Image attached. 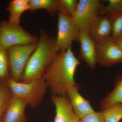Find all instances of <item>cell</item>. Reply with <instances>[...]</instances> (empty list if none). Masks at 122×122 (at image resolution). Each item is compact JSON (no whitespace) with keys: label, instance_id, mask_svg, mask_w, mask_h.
Listing matches in <instances>:
<instances>
[{"label":"cell","instance_id":"cell-1","mask_svg":"<svg viewBox=\"0 0 122 122\" xmlns=\"http://www.w3.org/2000/svg\"><path fill=\"white\" fill-rule=\"evenodd\" d=\"M80 64L72 47L59 51L42 76L52 95L63 96L73 86L77 85L75 75Z\"/></svg>","mask_w":122,"mask_h":122},{"label":"cell","instance_id":"cell-2","mask_svg":"<svg viewBox=\"0 0 122 122\" xmlns=\"http://www.w3.org/2000/svg\"><path fill=\"white\" fill-rule=\"evenodd\" d=\"M55 39L43 30L39 32L37 46L26 63L20 81L29 82L42 78L59 52Z\"/></svg>","mask_w":122,"mask_h":122},{"label":"cell","instance_id":"cell-3","mask_svg":"<svg viewBox=\"0 0 122 122\" xmlns=\"http://www.w3.org/2000/svg\"><path fill=\"white\" fill-rule=\"evenodd\" d=\"M13 96L24 100L27 106L35 108L41 104L48 88L42 78L28 82L17 81L11 77L5 81Z\"/></svg>","mask_w":122,"mask_h":122},{"label":"cell","instance_id":"cell-4","mask_svg":"<svg viewBox=\"0 0 122 122\" xmlns=\"http://www.w3.org/2000/svg\"><path fill=\"white\" fill-rule=\"evenodd\" d=\"M39 37L30 34L19 25L8 21L0 23V45L5 49L14 46L36 43Z\"/></svg>","mask_w":122,"mask_h":122},{"label":"cell","instance_id":"cell-5","mask_svg":"<svg viewBox=\"0 0 122 122\" xmlns=\"http://www.w3.org/2000/svg\"><path fill=\"white\" fill-rule=\"evenodd\" d=\"M38 42L18 45L7 49L11 77L20 81L24 69L30 56L36 48Z\"/></svg>","mask_w":122,"mask_h":122},{"label":"cell","instance_id":"cell-6","mask_svg":"<svg viewBox=\"0 0 122 122\" xmlns=\"http://www.w3.org/2000/svg\"><path fill=\"white\" fill-rule=\"evenodd\" d=\"M58 33L56 44L59 51H64L71 47L77 41L79 30L73 17L58 14Z\"/></svg>","mask_w":122,"mask_h":122},{"label":"cell","instance_id":"cell-7","mask_svg":"<svg viewBox=\"0 0 122 122\" xmlns=\"http://www.w3.org/2000/svg\"><path fill=\"white\" fill-rule=\"evenodd\" d=\"M98 0H79L73 18L79 30L88 32L91 25L99 15L102 6Z\"/></svg>","mask_w":122,"mask_h":122},{"label":"cell","instance_id":"cell-8","mask_svg":"<svg viewBox=\"0 0 122 122\" xmlns=\"http://www.w3.org/2000/svg\"><path fill=\"white\" fill-rule=\"evenodd\" d=\"M97 63L110 67L122 63V50L111 36L96 44Z\"/></svg>","mask_w":122,"mask_h":122},{"label":"cell","instance_id":"cell-9","mask_svg":"<svg viewBox=\"0 0 122 122\" xmlns=\"http://www.w3.org/2000/svg\"><path fill=\"white\" fill-rule=\"evenodd\" d=\"M77 41L80 45L79 59L82 60L92 70H94L97 63L96 43L89 33L80 30Z\"/></svg>","mask_w":122,"mask_h":122},{"label":"cell","instance_id":"cell-10","mask_svg":"<svg viewBox=\"0 0 122 122\" xmlns=\"http://www.w3.org/2000/svg\"><path fill=\"white\" fill-rule=\"evenodd\" d=\"M51 100L55 108L53 122H78L79 118L75 113L71 103L66 95H52Z\"/></svg>","mask_w":122,"mask_h":122},{"label":"cell","instance_id":"cell-11","mask_svg":"<svg viewBox=\"0 0 122 122\" xmlns=\"http://www.w3.org/2000/svg\"><path fill=\"white\" fill-rule=\"evenodd\" d=\"M66 95L71 103L75 113L80 119L95 111L89 101L84 98L79 93L77 85L69 89Z\"/></svg>","mask_w":122,"mask_h":122},{"label":"cell","instance_id":"cell-12","mask_svg":"<svg viewBox=\"0 0 122 122\" xmlns=\"http://www.w3.org/2000/svg\"><path fill=\"white\" fill-rule=\"evenodd\" d=\"M112 30V22L110 18L99 15L92 23L88 33L97 44L111 36Z\"/></svg>","mask_w":122,"mask_h":122},{"label":"cell","instance_id":"cell-13","mask_svg":"<svg viewBox=\"0 0 122 122\" xmlns=\"http://www.w3.org/2000/svg\"><path fill=\"white\" fill-rule=\"evenodd\" d=\"M26 106L24 100L12 95L1 122H27L25 113Z\"/></svg>","mask_w":122,"mask_h":122},{"label":"cell","instance_id":"cell-14","mask_svg":"<svg viewBox=\"0 0 122 122\" xmlns=\"http://www.w3.org/2000/svg\"><path fill=\"white\" fill-rule=\"evenodd\" d=\"M29 0H12L9 1L6 10L9 14L8 21L15 25L20 24L21 16L24 12L29 10Z\"/></svg>","mask_w":122,"mask_h":122},{"label":"cell","instance_id":"cell-15","mask_svg":"<svg viewBox=\"0 0 122 122\" xmlns=\"http://www.w3.org/2000/svg\"><path fill=\"white\" fill-rule=\"evenodd\" d=\"M118 104L122 105V76L116 79L113 89L102 100L100 105L102 110Z\"/></svg>","mask_w":122,"mask_h":122},{"label":"cell","instance_id":"cell-16","mask_svg":"<svg viewBox=\"0 0 122 122\" xmlns=\"http://www.w3.org/2000/svg\"><path fill=\"white\" fill-rule=\"evenodd\" d=\"M59 0H29V10H45L51 16L58 13Z\"/></svg>","mask_w":122,"mask_h":122},{"label":"cell","instance_id":"cell-17","mask_svg":"<svg viewBox=\"0 0 122 122\" xmlns=\"http://www.w3.org/2000/svg\"><path fill=\"white\" fill-rule=\"evenodd\" d=\"M106 6H102L99 12L100 16L111 18L122 12V0H108Z\"/></svg>","mask_w":122,"mask_h":122},{"label":"cell","instance_id":"cell-18","mask_svg":"<svg viewBox=\"0 0 122 122\" xmlns=\"http://www.w3.org/2000/svg\"><path fill=\"white\" fill-rule=\"evenodd\" d=\"M12 96V93L6 83L0 80V122Z\"/></svg>","mask_w":122,"mask_h":122},{"label":"cell","instance_id":"cell-19","mask_svg":"<svg viewBox=\"0 0 122 122\" xmlns=\"http://www.w3.org/2000/svg\"><path fill=\"white\" fill-rule=\"evenodd\" d=\"M105 122H119L122 119V105L116 104L102 111Z\"/></svg>","mask_w":122,"mask_h":122},{"label":"cell","instance_id":"cell-20","mask_svg":"<svg viewBox=\"0 0 122 122\" xmlns=\"http://www.w3.org/2000/svg\"><path fill=\"white\" fill-rule=\"evenodd\" d=\"M11 77L7 50L0 45V80L5 82Z\"/></svg>","mask_w":122,"mask_h":122},{"label":"cell","instance_id":"cell-21","mask_svg":"<svg viewBox=\"0 0 122 122\" xmlns=\"http://www.w3.org/2000/svg\"><path fill=\"white\" fill-rule=\"evenodd\" d=\"M78 2L77 0H59L58 13L73 17Z\"/></svg>","mask_w":122,"mask_h":122},{"label":"cell","instance_id":"cell-22","mask_svg":"<svg viewBox=\"0 0 122 122\" xmlns=\"http://www.w3.org/2000/svg\"><path fill=\"white\" fill-rule=\"evenodd\" d=\"M111 19L112 22L111 36L116 43L122 37V12Z\"/></svg>","mask_w":122,"mask_h":122},{"label":"cell","instance_id":"cell-23","mask_svg":"<svg viewBox=\"0 0 122 122\" xmlns=\"http://www.w3.org/2000/svg\"><path fill=\"white\" fill-rule=\"evenodd\" d=\"M82 122H105V118L102 111H95L81 119Z\"/></svg>","mask_w":122,"mask_h":122},{"label":"cell","instance_id":"cell-24","mask_svg":"<svg viewBox=\"0 0 122 122\" xmlns=\"http://www.w3.org/2000/svg\"><path fill=\"white\" fill-rule=\"evenodd\" d=\"M116 43L118 46L122 50V37Z\"/></svg>","mask_w":122,"mask_h":122},{"label":"cell","instance_id":"cell-25","mask_svg":"<svg viewBox=\"0 0 122 122\" xmlns=\"http://www.w3.org/2000/svg\"><path fill=\"white\" fill-rule=\"evenodd\" d=\"M81 122V119H80V120H79V122Z\"/></svg>","mask_w":122,"mask_h":122}]
</instances>
